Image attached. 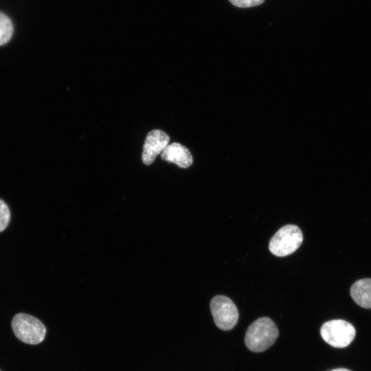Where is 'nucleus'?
I'll use <instances>...</instances> for the list:
<instances>
[{
	"label": "nucleus",
	"instance_id": "obj_1",
	"mask_svg": "<svg viewBox=\"0 0 371 371\" xmlns=\"http://www.w3.org/2000/svg\"><path fill=\"white\" fill-rule=\"evenodd\" d=\"M278 335V329L272 319L267 317H260L248 327L245 344L249 350L260 352L271 346Z\"/></svg>",
	"mask_w": 371,
	"mask_h": 371
},
{
	"label": "nucleus",
	"instance_id": "obj_2",
	"mask_svg": "<svg viewBox=\"0 0 371 371\" xmlns=\"http://www.w3.org/2000/svg\"><path fill=\"white\" fill-rule=\"evenodd\" d=\"M12 328L15 336L28 344H38L45 337L46 328L37 318L25 313H18L12 320Z\"/></svg>",
	"mask_w": 371,
	"mask_h": 371
},
{
	"label": "nucleus",
	"instance_id": "obj_3",
	"mask_svg": "<svg viewBox=\"0 0 371 371\" xmlns=\"http://www.w3.org/2000/svg\"><path fill=\"white\" fill-rule=\"evenodd\" d=\"M303 242L301 229L295 225H286L280 228L271 238L270 251L275 256L283 257L293 254Z\"/></svg>",
	"mask_w": 371,
	"mask_h": 371
},
{
	"label": "nucleus",
	"instance_id": "obj_4",
	"mask_svg": "<svg viewBox=\"0 0 371 371\" xmlns=\"http://www.w3.org/2000/svg\"><path fill=\"white\" fill-rule=\"evenodd\" d=\"M355 327L343 319H333L323 324L320 328L322 339L335 348H345L354 339Z\"/></svg>",
	"mask_w": 371,
	"mask_h": 371
},
{
	"label": "nucleus",
	"instance_id": "obj_5",
	"mask_svg": "<svg viewBox=\"0 0 371 371\" xmlns=\"http://www.w3.org/2000/svg\"><path fill=\"white\" fill-rule=\"evenodd\" d=\"M214 323L221 330H229L237 324L238 311L233 301L225 295H216L210 302Z\"/></svg>",
	"mask_w": 371,
	"mask_h": 371
},
{
	"label": "nucleus",
	"instance_id": "obj_6",
	"mask_svg": "<svg viewBox=\"0 0 371 371\" xmlns=\"http://www.w3.org/2000/svg\"><path fill=\"white\" fill-rule=\"evenodd\" d=\"M169 142L170 137L164 131L159 129L150 131L146 135L143 147L142 155L143 163L146 165L151 164Z\"/></svg>",
	"mask_w": 371,
	"mask_h": 371
},
{
	"label": "nucleus",
	"instance_id": "obj_7",
	"mask_svg": "<svg viewBox=\"0 0 371 371\" xmlns=\"http://www.w3.org/2000/svg\"><path fill=\"white\" fill-rule=\"evenodd\" d=\"M161 159L182 168L190 166L193 162L190 150L179 143L168 144L161 153Z\"/></svg>",
	"mask_w": 371,
	"mask_h": 371
},
{
	"label": "nucleus",
	"instance_id": "obj_8",
	"mask_svg": "<svg viewBox=\"0 0 371 371\" xmlns=\"http://www.w3.org/2000/svg\"><path fill=\"white\" fill-rule=\"evenodd\" d=\"M354 301L366 308H371V279L364 278L355 282L350 289Z\"/></svg>",
	"mask_w": 371,
	"mask_h": 371
},
{
	"label": "nucleus",
	"instance_id": "obj_9",
	"mask_svg": "<svg viewBox=\"0 0 371 371\" xmlns=\"http://www.w3.org/2000/svg\"><path fill=\"white\" fill-rule=\"evenodd\" d=\"M13 25L11 20L3 13L0 12V46L7 43L13 34Z\"/></svg>",
	"mask_w": 371,
	"mask_h": 371
},
{
	"label": "nucleus",
	"instance_id": "obj_10",
	"mask_svg": "<svg viewBox=\"0 0 371 371\" xmlns=\"http://www.w3.org/2000/svg\"><path fill=\"white\" fill-rule=\"evenodd\" d=\"M10 221V211L7 204L0 199V232L3 231Z\"/></svg>",
	"mask_w": 371,
	"mask_h": 371
},
{
	"label": "nucleus",
	"instance_id": "obj_11",
	"mask_svg": "<svg viewBox=\"0 0 371 371\" xmlns=\"http://www.w3.org/2000/svg\"><path fill=\"white\" fill-rule=\"evenodd\" d=\"M234 5L239 8H250L262 4L265 0H229Z\"/></svg>",
	"mask_w": 371,
	"mask_h": 371
},
{
	"label": "nucleus",
	"instance_id": "obj_12",
	"mask_svg": "<svg viewBox=\"0 0 371 371\" xmlns=\"http://www.w3.org/2000/svg\"><path fill=\"white\" fill-rule=\"evenodd\" d=\"M330 371H350V370L346 368H337V369L332 370Z\"/></svg>",
	"mask_w": 371,
	"mask_h": 371
},
{
	"label": "nucleus",
	"instance_id": "obj_13",
	"mask_svg": "<svg viewBox=\"0 0 371 371\" xmlns=\"http://www.w3.org/2000/svg\"><path fill=\"white\" fill-rule=\"evenodd\" d=\"M1 371V370H0Z\"/></svg>",
	"mask_w": 371,
	"mask_h": 371
}]
</instances>
